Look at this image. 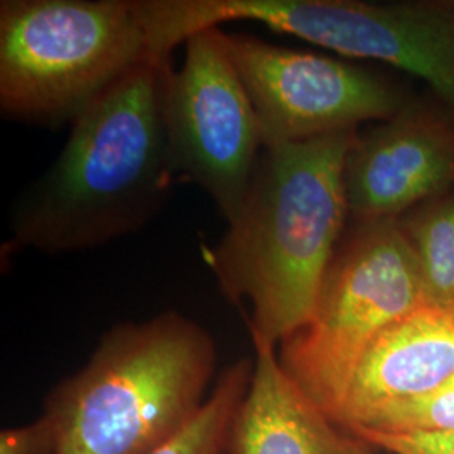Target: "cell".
I'll use <instances>...</instances> for the list:
<instances>
[{
	"label": "cell",
	"mask_w": 454,
	"mask_h": 454,
	"mask_svg": "<svg viewBox=\"0 0 454 454\" xmlns=\"http://www.w3.org/2000/svg\"><path fill=\"white\" fill-rule=\"evenodd\" d=\"M226 37L264 148L358 131L364 123L389 120L407 103L392 82L362 66L246 34Z\"/></svg>",
	"instance_id": "8"
},
{
	"label": "cell",
	"mask_w": 454,
	"mask_h": 454,
	"mask_svg": "<svg viewBox=\"0 0 454 454\" xmlns=\"http://www.w3.org/2000/svg\"><path fill=\"white\" fill-rule=\"evenodd\" d=\"M215 367L209 330L179 311L116 325L46 397L58 454L155 453L206 404Z\"/></svg>",
	"instance_id": "3"
},
{
	"label": "cell",
	"mask_w": 454,
	"mask_h": 454,
	"mask_svg": "<svg viewBox=\"0 0 454 454\" xmlns=\"http://www.w3.org/2000/svg\"><path fill=\"white\" fill-rule=\"evenodd\" d=\"M153 54L138 0H2L0 110L73 125Z\"/></svg>",
	"instance_id": "4"
},
{
	"label": "cell",
	"mask_w": 454,
	"mask_h": 454,
	"mask_svg": "<svg viewBox=\"0 0 454 454\" xmlns=\"http://www.w3.org/2000/svg\"><path fill=\"white\" fill-rule=\"evenodd\" d=\"M254 369L234 412L226 454H369L372 446L345 431L318 406L278 357V345L249 330Z\"/></svg>",
	"instance_id": "11"
},
{
	"label": "cell",
	"mask_w": 454,
	"mask_h": 454,
	"mask_svg": "<svg viewBox=\"0 0 454 454\" xmlns=\"http://www.w3.org/2000/svg\"><path fill=\"white\" fill-rule=\"evenodd\" d=\"M454 189V112L406 103L389 120L358 131L345 160L352 226L399 221Z\"/></svg>",
	"instance_id": "9"
},
{
	"label": "cell",
	"mask_w": 454,
	"mask_h": 454,
	"mask_svg": "<svg viewBox=\"0 0 454 454\" xmlns=\"http://www.w3.org/2000/svg\"><path fill=\"white\" fill-rule=\"evenodd\" d=\"M358 131L266 146L221 243L204 249L219 290L251 303L247 328L279 345L309 322L348 217L345 160Z\"/></svg>",
	"instance_id": "2"
},
{
	"label": "cell",
	"mask_w": 454,
	"mask_h": 454,
	"mask_svg": "<svg viewBox=\"0 0 454 454\" xmlns=\"http://www.w3.org/2000/svg\"><path fill=\"white\" fill-rule=\"evenodd\" d=\"M356 431L454 434V375L427 394L373 412Z\"/></svg>",
	"instance_id": "14"
},
{
	"label": "cell",
	"mask_w": 454,
	"mask_h": 454,
	"mask_svg": "<svg viewBox=\"0 0 454 454\" xmlns=\"http://www.w3.org/2000/svg\"><path fill=\"white\" fill-rule=\"evenodd\" d=\"M172 56L153 54L73 121L66 145L11 215L14 243L58 256L140 231L177 177L165 127Z\"/></svg>",
	"instance_id": "1"
},
{
	"label": "cell",
	"mask_w": 454,
	"mask_h": 454,
	"mask_svg": "<svg viewBox=\"0 0 454 454\" xmlns=\"http://www.w3.org/2000/svg\"><path fill=\"white\" fill-rule=\"evenodd\" d=\"M418 262L424 301L454 307V189L399 219Z\"/></svg>",
	"instance_id": "12"
},
{
	"label": "cell",
	"mask_w": 454,
	"mask_h": 454,
	"mask_svg": "<svg viewBox=\"0 0 454 454\" xmlns=\"http://www.w3.org/2000/svg\"><path fill=\"white\" fill-rule=\"evenodd\" d=\"M350 434L392 454H454V434L375 431H356Z\"/></svg>",
	"instance_id": "15"
},
{
	"label": "cell",
	"mask_w": 454,
	"mask_h": 454,
	"mask_svg": "<svg viewBox=\"0 0 454 454\" xmlns=\"http://www.w3.org/2000/svg\"><path fill=\"white\" fill-rule=\"evenodd\" d=\"M253 369V356L227 365L199 414L153 454H226L231 421L247 392Z\"/></svg>",
	"instance_id": "13"
},
{
	"label": "cell",
	"mask_w": 454,
	"mask_h": 454,
	"mask_svg": "<svg viewBox=\"0 0 454 454\" xmlns=\"http://www.w3.org/2000/svg\"><path fill=\"white\" fill-rule=\"evenodd\" d=\"M422 303L418 262L399 221L352 226L309 322L278 345V357L332 416L371 343Z\"/></svg>",
	"instance_id": "6"
},
{
	"label": "cell",
	"mask_w": 454,
	"mask_h": 454,
	"mask_svg": "<svg viewBox=\"0 0 454 454\" xmlns=\"http://www.w3.org/2000/svg\"><path fill=\"white\" fill-rule=\"evenodd\" d=\"M454 375V307L422 303L389 325L360 358L332 419L350 431L384 407Z\"/></svg>",
	"instance_id": "10"
},
{
	"label": "cell",
	"mask_w": 454,
	"mask_h": 454,
	"mask_svg": "<svg viewBox=\"0 0 454 454\" xmlns=\"http://www.w3.org/2000/svg\"><path fill=\"white\" fill-rule=\"evenodd\" d=\"M369 454H372V453H369Z\"/></svg>",
	"instance_id": "17"
},
{
	"label": "cell",
	"mask_w": 454,
	"mask_h": 454,
	"mask_svg": "<svg viewBox=\"0 0 454 454\" xmlns=\"http://www.w3.org/2000/svg\"><path fill=\"white\" fill-rule=\"evenodd\" d=\"M160 48L231 20H253L343 58L372 59L427 82L454 112V2L146 0Z\"/></svg>",
	"instance_id": "5"
},
{
	"label": "cell",
	"mask_w": 454,
	"mask_h": 454,
	"mask_svg": "<svg viewBox=\"0 0 454 454\" xmlns=\"http://www.w3.org/2000/svg\"><path fill=\"white\" fill-rule=\"evenodd\" d=\"M0 454H58L54 429L44 414L35 421L5 427L0 433Z\"/></svg>",
	"instance_id": "16"
},
{
	"label": "cell",
	"mask_w": 454,
	"mask_h": 454,
	"mask_svg": "<svg viewBox=\"0 0 454 454\" xmlns=\"http://www.w3.org/2000/svg\"><path fill=\"white\" fill-rule=\"evenodd\" d=\"M165 93V127L179 179L199 185L227 223L243 206L264 150L260 121L221 27L184 43Z\"/></svg>",
	"instance_id": "7"
}]
</instances>
